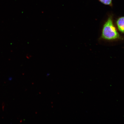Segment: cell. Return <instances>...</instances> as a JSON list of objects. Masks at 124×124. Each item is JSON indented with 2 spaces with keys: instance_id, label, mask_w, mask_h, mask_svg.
I'll use <instances>...</instances> for the list:
<instances>
[{
  "instance_id": "obj_2",
  "label": "cell",
  "mask_w": 124,
  "mask_h": 124,
  "mask_svg": "<svg viewBox=\"0 0 124 124\" xmlns=\"http://www.w3.org/2000/svg\"><path fill=\"white\" fill-rule=\"evenodd\" d=\"M116 24L119 31L124 34V16L118 18L116 22Z\"/></svg>"
},
{
  "instance_id": "obj_1",
  "label": "cell",
  "mask_w": 124,
  "mask_h": 124,
  "mask_svg": "<svg viewBox=\"0 0 124 124\" xmlns=\"http://www.w3.org/2000/svg\"><path fill=\"white\" fill-rule=\"evenodd\" d=\"M103 39L112 41L120 39V36L115 26L112 16H109L104 24L101 37Z\"/></svg>"
},
{
  "instance_id": "obj_3",
  "label": "cell",
  "mask_w": 124,
  "mask_h": 124,
  "mask_svg": "<svg viewBox=\"0 0 124 124\" xmlns=\"http://www.w3.org/2000/svg\"><path fill=\"white\" fill-rule=\"evenodd\" d=\"M101 2L106 5H112V0H99Z\"/></svg>"
}]
</instances>
